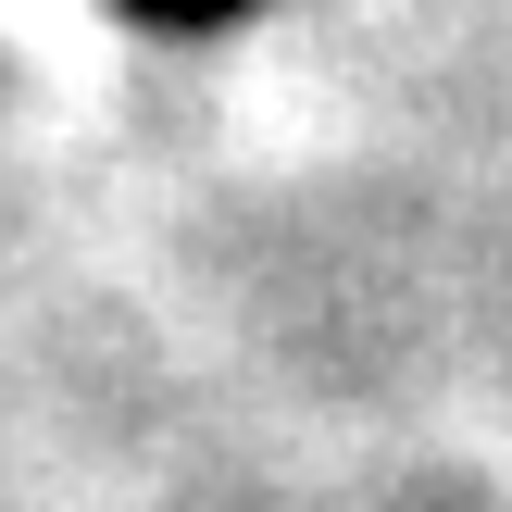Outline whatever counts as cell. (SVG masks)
<instances>
[{"label":"cell","mask_w":512,"mask_h":512,"mask_svg":"<svg viewBox=\"0 0 512 512\" xmlns=\"http://www.w3.org/2000/svg\"><path fill=\"white\" fill-rule=\"evenodd\" d=\"M125 13H150V25H225V13H250V0H125Z\"/></svg>","instance_id":"1"}]
</instances>
